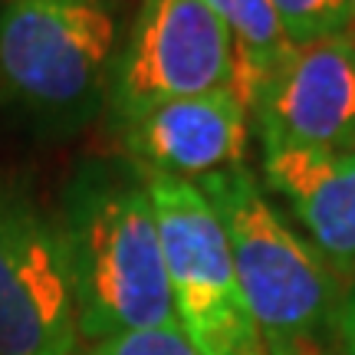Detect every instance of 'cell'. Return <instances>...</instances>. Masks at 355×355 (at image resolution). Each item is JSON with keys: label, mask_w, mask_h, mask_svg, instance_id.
I'll return each mask as SVG.
<instances>
[{"label": "cell", "mask_w": 355, "mask_h": 355, "mask_svg": "<svg viewBox=\"0 0 355 355\" xmlns=\"http://www.w3.org/2000/svg\"><path fill=\"white\" fill-rule=\"evenodd\" d=\"M119 24L105 0H7L0 102L40 135H73L109 102Z\"/></svg>", "instance_id": "3"}, {"label": "cell", "mask_w": 355, "mask_h": 355, "mask_svg": "<svg viewBox=\"0 0 355 355\" xmlns=\"http://www.w3.org/2000/svg\"><path fill=\"white\" fill-rule=\"evenodd\" d=\"M83 343L178 326L148 178L122 158L73 171L56 217Z\"/></svg>", "instance_id": "1"}, {"label": "cell", "mask_w": 355, "mask_h": 355, "mask_svg": "<svg viewBox=\"0 0 355 355\" xmlns=\"http://www.w3.org/2000/svg\"><path fill=\"white\" fill-rule=\"evenodd\" d=\"M336 355H339V352H336Z\"/></svg>", "instance_id": "16"}, {"label": "cell", "mask_w": 355, "mask_h": 355, "mask_svg": "<svg viewBox=\"0 0 355 355\" xmlns=\"http://www.w3.org/2000/svg\"><path fill=\"white\" fill-rule=\"evenodd\" d=\"M234 46V92L247 112L254 109L266 83L277 76L293 56V46L270 0H204Z\"/></svg>", "instance_id": "10"}, {"label": "cell", "mask_w": 355, "mask_h": 355, "mask_svg": "<svg viewBox=\"0 0 355 355\" xmlns=\"http://www.w3.org/2000/svg\"><path fill=\"white\" fill-rule=\"evenodd\" d=\"M141 3H145V0H141Z\"/></svg>", "instance_id": "15"}, {"label": "cell", "mask_w": 355, "mask_h": 355, "mask_svg": "<svg viewBox=\"0 0 355 355\" xmlns=\"http://www.w3.org/2000/svg\"><path fill=\"white\" fill-rule=\"evenodd\" d=\"M86 355H201L181 326L165 329H135L119 332L99 343H89Z\"/></svg>", "instance_id": "12"}, {"label": "cell", "mask_w": 355, "mask_h": 355, "mask_svg": "<svg viewBox=\"0 0 355 355\" xmlns=\"http://www.w3.org/2000/svg\"><path fill=\"white\" fill-rule=\"evenodd\" d=\"M250 115L260 141L355 152V43L332 37L293 50Z\"/></svg>", "instance_id": "7"}, {"label": "cell", "mask_w": 355, "mask_h": 355, "mask_svg": "<svg viewBox=\"0 0 355 355\" xmlns=\"http://www.w3.org/2000/svg\"><path fill=\"white\" fill-rule=\"evenodd\" d=\"M336 352L355 355V293L345 296L343 316H339V332H336Z\"/></svg>", "instance_id": "13"}, {"label": "cell", "mask_w": 355, "mask_h": 355, "mask_svg": "<svg viewBox=\"0 0 355 355\" xmlns=\"http://www.w3.org/2000/svg\"><path fill=\"white\" fill-rule=\"evenodd\" d=\"M145 178L178 326L201 355H266L234 270L224 224L204 191L181 178Z\"/></svg>", "instance_id": "4"}, {"label": "cell", "mask_w": 355, "mask_h": 355, "mask_svg": "<svg viewBox=\"0 0 355 355\" xmlns=\"http://www.w3.org/2000/svg\"><path fill=\"white\" fill-rule=\"evenodd\" d=\"M76 296L60 224L0 184V355H76Z\"/></svg>", "instance_id": "6"}, {"label": "cell", "mask_w": 355, "mask_h": 355, "mask_svg": "<svg viewBox=\"0 0 355 355\" xmlns=\"http://www.w3.org/2000/svg\"><path fill=\"white\" fill-rule=\"evenodd\" d=\"M234 83V46L204 0H145L109 83L112 128L165 102L204 96Z\"/></svg>", "instance_id": "5"}, {"label": "cell", "mask_w": 355, "mask_h": 355, "mask_svg": "<svg viewBox=\"0 0 355 355\" xmlns=\"http://www.w3.org/2000/svg\"><path fill=\"white\" fill-rule=\"evenodd\" d=\"M247 105L234 86L165 102L132 122L115 125V139L145 175H168L198 184L204 178L243 168Z\"/></svg>", "instance_id": "8"}, {"label": "cell", "mask_w": 355, "mask_h": 355, "mask_svg": "<svg viewBox=\"0 0 355 355\" xmlns=\"http://www.w3.org/2000/svg\"><path fill=\"white\" fill-rule=\"evenodd\" d=\"M198 188L224 224L266 355H329L349 296L345 279L286 224L247 165L204 178Z\"/></svg>", "instance_id": "2"}, {"label": "cell", "mask_w": 355, "mask_h": 355, "mask_svg": "<svg viewBox=\"0 0 355 355\" xmlns=\"http://www.w3.org/2000/svg\"><path fill=\"white\" fill-rule=\"evenodd\" d=\"M270 3L293 50L332 37H349V26L355 24L349 0H270Z\"/></svg>", "instance_id": "11"}, {"label": "cell", "mask_w": 355, "mask_h": 355, "mask_svg": "<svg viewBox=\"0 0 355 355\" xmlns=\"http://www.w3.org/2000/svg\"><path fill=\"white\" fill-rule=\"evenodd\" d=\"M349 7H352V20H355V0H349Z\"/></svg>", "instance_id": "14"}, {"label": "cell", "mask_w": 355, "mask_h": 355, "mask_svg": "<svg viewBox=\"0 0 355 355\" xmlns=\"http://www.w3.org/2000/svg\"><path fill=\"white\" fill-rule=\"evenodd\" d=\"M266 188L303 224L309 247L339 279H355V152L260 141Z\"/></svg>", "instance_id": "9"}]
</instances>
